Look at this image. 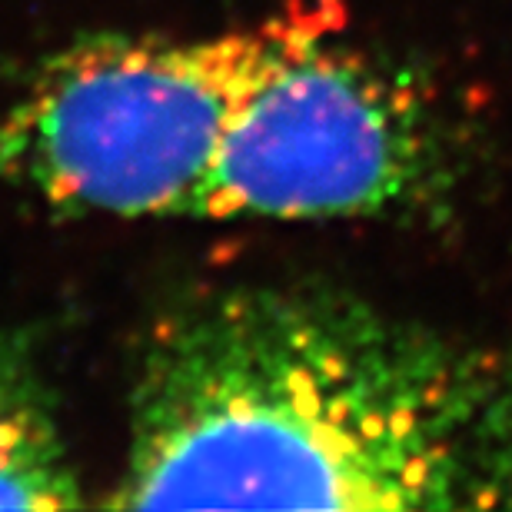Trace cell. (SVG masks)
Returning a JSON list of instances; mask_svg holds the SVG:
<instances>
[{
    "label": "cell",
    "instance_id": "7a4b0ae2",
    "mask_svg": "<svg viewBox=\"0 0 512 512\" xmlns=\"http://www.w3.org/2000/svg\"><path fill=\"white\" fill-rule=\"evenodd\" d=\"M326 34L330 7L300 4L200 40L84 37L0 114V173L67 213L190 217L227 133Z\"/></svg>",
    "mask_w": 512,
    "mask_h": 512
},
{
    "label": "cell",
    "instance_id": "277c9868",
    "mask_svg": "<svg viewBox=\"0 0 512 512\" xmlns=\"http://www.w3.org/2000/svg\"><path fill=\"white\" fill-rule=\"evenodd\" d=\"M84 506L54 396L34 356L0 330V509Z\"/></svg>",
    "mask_w": 512,
    "mask_h": 512
},
{
    "label": "cell",
    "instance_id": "6da1fadb",
    "mask_svg": "<svg viewBox=\"0 0 512 512\" xmlns=\"http://www.w3.org/2000/svg\"><path fill=\"white\" fill-rule=\"evenodd\" d=\"M107 506L512 509V360L333 286H230L143 343Z\"/></svg>",
    "mask_w": 512,
    "mask_h": 512
},
{
    "label": "cell",
    "instance_id": "3957f363",
    "mask_svg": "<svg viewBox=\"0 0 512 512\" xmlns=\"http://www.w3.org/2000/svg\"><path fill=\"white\" fill-rule=\"evenodd\" d=\"M433 107L406 74L320 40L227 133L190 217H383L446 180Z\"/></svg>",
    "mask_w": 512,
    "mask_h": 512
}]
</instances>
